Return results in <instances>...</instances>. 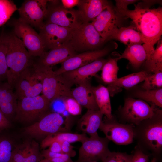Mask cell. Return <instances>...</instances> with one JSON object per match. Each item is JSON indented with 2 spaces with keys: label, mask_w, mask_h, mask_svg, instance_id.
Returning <instances> with one entry per match:
<instances>
[{
  "label": "cell",
  "mask_w": 162,
  "mask_h": 162,
  "mask_svg": "<svg viewBox=\"0 0 162 162\" xmlns=\"http://www.w3.org/2000/svg\"><path fill=\"white\" fill-rule=\"evenodd\" d=\"M132 10L128 9L117 12L121 17L130 18L141 34L143 45L150 56L154 46L160 39L162 34V9L144 8L134 4Z\"/></svg>",
  "instance_id": "cell-1"
},
{
  "label": "cell",
  "mask_w": 162,
  "mask_h": 162,
  "mask_svg": "<svg viewBox=\"0 0 162 162\" xmlns=\"http://www.w3.org/2000/svg\"><path fill=\"white\" fill-rule=\"evenodd\" d=\"M161 112L158 109L152 117L134 127V139L137 142L136 146L144 153L152 155L157 159L162 151Z\"/></svg>",
  "instance_id": "cell-2"
},
{
  "label": "cell",
  "mask_w": 162,
  "mask_h": 162,
  "mask_svg": "<svg viewBox=\"0 0 162 162\" xmlns=\"http://www.w3.org/2000/svg\"><path fill=\"white\" fill-rule=\"evenodd\" d=\"M7 47L6 61L8 68L7 82L13 88L20 75L33 64L32 57L21 40L14 33L4 32Z\"/></svg>",
  "instance_id": "cell-3"
},
{
  "label": "cell",
  "mask_w": 162,
  "mask_h": 162,
  "mask_svg": "<svg viewBox=\"0 0 162 162\" xmlns=\"http://www.w3.org/2000/svg\"><path fill=\"white\" fill-rule=\"evenodd\" d=\"M32 67L42 85L43 95L51 103L58 99L72 97L73 85L62 74H58L52 67L39 66L34 64Z\"/></svg>",
  "instance_id": "cell-4"
},
{
  "label": "cell",
  "mask_w": 162,
  "mask_h": 162,
  "mask_svg": "<svg viewBox=\"0 0 162 162\" xmlns=\"http://www.w3.org/2000/svg\"><path fill=\"white\" fill-rule=\"evenodd\" d=\"M71 125L69 119H65L58 113L50 112L38 121L25 127L23 132L31 137L43 140L52 134L69 132Z\"/></svg>",
  "instance_id": "cell-5"
},
{
  "label": "cell",
  "mask_w": 162,
  "mask_h": 162,
  "mask_svg": "<svg viewBox=\"0 0 162 162\" xmlns=\"http://www.w3.org/2000/svg\"><path fill=\"white\" fill-rule=\"evenodd\" d=\"M51 103L43 95L18 100L15 119L24 124L34 123L51 112Z\"/></svg>",
  "instance_id": "cell-6"
},
{
  "label": "cell",
  "mask_w": 162,
  "mask_h": 162,
  "mask_svg": "<svg viewBox=\"0 0 162 162\" xmlns=\"http://www.w3.org/2000/svg\"><path fill=\"white\" fill-rule=\"evenodd\" d=\"M105 41L92 23L82 22L72 31L68 43L75 51L97 50Z\"/></svg>",
  "instance_id": "cell-7"
},
{
  "label": "cell",
  "mask_w": 162,
  "mask_h": 162,
  "mask_svg": "<svg viewBox=\"0 0 162 162\" xmlns=\"http://www.w3.org/2000/svg\"><path fill=\"white\" fill-rule=\"evenodd\" d=\"M13 32L22 41L32 57H40L46 48L39 33L29 25L20 19H14L10 22Z\"/></svg>",
  "instance_id": "cell-8"
},
{
  "label": "cell",
  "mask_w": 162,
  "mask_h": 162,
  "mask_svg": "<svg viewBox=\"0 0 162 162\" xmlns=\"http://www.w3.org/2000/svg\"><path fill=\"white\" fill-rule=\"evenodd\" d=\"M44 23L75 28L82 22L78 10L65 8L58 0H48Z\"/></svg>",
  "instance_id": "cell-9"
},
{
  "label": "cell",
  "mask_w": 162,
  "mask_h": 162,
  "mask_svg": "<svg viewBox=\"0 0 162 162\" xmlns=\"http://www.w3.org/2000/svg\"><path fill=\"white\" fill-rule=\"evenodd\" d=\"M156 107L143 100L129 98L125 99L121 110L122 118L128 124L136 125L152 117L158 109Z\"/></svg>",
  "instance_id": "cell-10"
},
{
  "label": "cell",
  "mask_w": 162,
  "mask_h": 162,
  "mask_svg": "<svg viewBox=\"0 0 162 162\" xmlns=\"http://www.w3.org/2000/svg\"><path fill=\"white\" fill-rule=\"evenodd\" d=\"M134 127L131 124L120 123L114 117L111 119L106 117L99 129L110 141L117 145H127L133 142Z\"/></svg>",
  "instance_id": "cell-11"
},
{
  "label": "cell",
  "mask_w": 162,
  "mask_h": 162,
  "mask_svg": "<svg viewBox=\"0 0 162 162\" xmlns=\"http://www.w3.org/2000/svg\"><path fill=\"white\" fill-rule=\"evenodd\" d=\"M110 141L98 134L90 136L82 143L76 162L87 160L102 161L110 152L108 148Z\"/></svg>",
  "instance_id": "cell-12"
},
{
  "label": "cell",
  "mask_w": 162,
  "mask_h": 162,
  "mask_svg": "<svg viewBox=\"0 0 162 162\" xmlns=\"http://www.w3.org/2000/svg\"><path fill=\"white\" fill-rule=\"evenodd\" d=\"M48 0H27L17 9L20 19L38 29L44 23Z\"/></svg>",
  "instance_id": "cell-13"
},
{
  "label": "cell",
  "mask_w": 162,
  "mask_h": 162,
  "mask_svg": "<svg viewBox=\"0 0 162 162\" xmlns=\"http://www.w3.org/2000/svg\"><path fill=\"white\" fill-rule=\"evenodd\" d=\"M32 66L24 70L15 82L14 88L17 100L35 97L42 93V84L36 76Z\"/></svg>",
  "instance_id": "cell-14"
},
{
  "label": "cell",
  "mask_w": 162,
  "mask_h": 162,
  "mask_svg": "<svg viewBox=\"0 0 162 162\" xmlns=\"http://www.w3.org/2000/svg\"><path fill=\"white\" fill-rule=\"evenodd\" d=\"M74 29L44 22L39 34L46 49L51 50L68 43Z\"/></svg>",
  "instance_id": "cell-15"
},
{
  "label": "cell",
  "mask_w": 162,
  "mask_h": 162,
  "mask_svg": "<svg viewBox=\"0 0 162 162\" xmlns=\"http://www.w3.org/2000/svg\"><path fill=\"white\" fill-rule=\"evenodd\" d=\"M121 16L109 4L91 22L105 41L120 27Z\"/></svg>",
  "instance_id": "cell-16"
},
{
  "label": "cell",
  "mask_w": 162,
  "mask_h": 162,
  "mask_svg": "<svg viewBox=\"0 0 162 162\" xmlns=\"http://www.w3.org/2000/svg\"><path fill=\"white\" fill-rule=\"evenodd\" d=\"M111 49L105 48L103 49L86 51L75 54L62 63L60 67L55 71L58 74H62L91 63L107 55Z\"/></svg>",
  "instance_id": "cell-17"
},
{
  "label": "cell",
  "mask_w": 162,
  "mask_h": 162,
  "mask_svg": "<svg viewBox=\"0 0 162 162\" xmlns=\"http://www.w3.org/2000/svg\"><path fill=\"white\" fill-rule=\"evenodd\" d=\"M107 60L100 58L62 75L73 85L89 82L90 79L101 70Z\"/></svg>",
  "instance_id": "cell-18"
},
{
  "label": "cell",
  "mask_w": 162,
  "mask_h": 162,
  "mask_svg": "<svg viewBox=\"0 0 162 162\" xmlns=\"http://www.w3.org/2000/svg\"><path fill=\"white\" fill-rule=\"evenodd\" d=\"M75 54V51L72 46L67 43L51 49L48 52H45L33 64L39 66L52 67L62 63Z\"/></svg>",
  "instance_id": "cell-19"
},
{
  "label": "cell",
  "mask_w": 162,
  "mask_h": 162,
  "mask_svg": "<svg viewBox=\"0 0 162 162\" xmlns=\"http://www.w3.org/2000/svg\"><path fill=\"white\" fill-rule=\"evenodd\" d=\"M43 159L39 144L34 140H26L14 147L12 162H39Z\"/></svg>",
  "instance_id": "cell-20"
},
{
  "label": "cell",
  "mask_w": 162,
  "mask_h": 162,
  "mask_svg": "<svg viewBox=\"0 0 162 162\" xmlns=\"http://www.w3.org/2000/svg\"><path fill=\"white\" fill-rule=\"evenodd\" d=\"M17 103L13 88L7 82H0V111L10 121L14 117Z\"/></svg>",
  "instance_id": "cell-21"
},
{
  "label": "cell",
  "mask_w": 162,
  "mask_h": 162,
  "mask_svg": "<svg viewBox=\"0 0 162 162\" xmlns=\"http://www.w3.org/2000/svg\"><path fill=\"white\" fill-rule=\"evenodd\" d=\"M109 4L104 0H82L77 5L80 18L82 22L92 21Z\"/></svg>",
  "instance_id": "cell-22"
},
{
  "label": "cell",
  "mask_w": 162,
  "mask_h": 162,
  "mask_svg": "<svg viewBox=\"0 0 162 162\" xmlns=\"http://www.w3.org/2000/svg\"><path fill=\"white\" fill-rule=\"evenodd\" d=\"M72 97L88 110H99L90 82L80 85L72 90Z\"/></svg>",
  "instance_id": "cell-23"
},
{
  "label": "cell",
  "mask_w": 162,
  "mask_h": 162,
  "mask_svg": "<svg viewBox=\"0 0 162 162\" xmlns=\"http://www.w3.org/2000/svg\"><path fill=\"white\" fill-rule=\"evenodd\" d=\"M103 115L100 110H87L79 120L80 128L83 133L90 136L98 134L97 131L102 121Z\"/></svg>",
  "instance_id": "cell-24"
},
{
  "label": "cell",
  "mask_w": 162,
  "mask_h": 162,
  "mask_svg": "<svg viewBox=\"0 0 162 162\" xmlns=\"http://www.w3.org/2000/svg\"><path fill=\"white\" fill-rule=\"evenodd\" d=\"M111 39L118 40L128 46L144 44L141 34L134 24L127 27L118 28L113 32L108 40Z\"/></svg>",
  "instance_id": "cell-25"
},
{
  "label": "cell",
  "mask_w": 162,
  "mask_h": 162,
  "mask_svg": "<svg viewBox=\"0 0 162 162\" xmlns=\"http://www.w3.org/2000/svg\"><path fill=\"white\" fill-rule=\"evenodd\" d=\"M149 56L143 45L135 44L128 46L117 59H127L134 68L138 69Z\"/></svg>",
  "instance_id": "cell-26"
},
{
  "label": "cell",
  "mask_w": 162,
  "mask_h": 162,
  "mask_svg": "<svg viewBox=\"0 0 162 162\" xmlns=\"http://www.w3.org/2000/svg\"><path fill=\"white\" fill-rule=\"evenodd\" d=\"M149 75L147 71H142L118 78L107 87L110 95L113 96L122 88H130L136 86L144 81Z\"/></svg>",
  "instance_id": "cell-27"
},
{
  "label": "cell",
  "mask_w": 162,
  "mask_h": 162,
  "mask_svg": "<svg viewBox=\"0 0 162 162\" xmlns=\"http://www.w3.org/2000/svg\"><path fill=\"white\" fill-rule=\"evenodd\" d=\"M95 100L99 109L107 118L111 119L114 117L112 114L110 94L107 88L102 85L92 86Z\"/></svg>",
  "instance_id": "cell-28"
},
{
  "label": "cell",
  "mask_w": 162,
  "mask_h": 162,
  "mask_svg": "<svg viewBox=\"0 0 162 162\" xmlns=\"http://www.w3.org/2000/svg\"><path fill=\"white\" fill-rule=\"evenodd\" d=\"M88 137L86 134L83 133L77 134L69 132H58L49 135L42 140L40 147L42 148H45L54 142L60 143L66 141L70 143L77 142H82Z\"/></svg>",
  "instance_id": "cell-29"
},
{
  "label": "cell",
  "mask_w": 162,
  "mask_h": 162,
  "mask_svg": "<svg viewBox=\"0 0 162 162\" xmlns=\"http://www.w3.org/2000/svg\"><path fill=\"white\" fill-rule=\"evenodd\" d=\"M158 42L156 49L145 62L147 72L154 73L162 72V40L160 39Z\"/></svg>",
  "instance_id": "cell-30"
},
{
  "label": "cell",
  "mask_w": 162,
  "mask_h": 162,
  "mask_svg": "<svg viewBox=\"0 0 162 162\" xmlns=\"http://www.w3.org/2000/svg\"><path fill=\"white\" fill-rule=\"evenodd\" d=\"M117 58H110L108 59L101 70V79L105 83L109 85L115 82L118 78L119 69Z\"/></svg>",
  "instance_id": "cell-31"
},
{
  "label": "cell",
  "mask_w": 162,
  "mask_h": 162,
  "mask_svg": "<svg viewBox=\"0 0 162 162\" xmlns=\"http://www.w3.org/2000/svg\"><path fill=\"white\" fill-rule=\"evenodd\" d=\"M135 96L140 99L147 101L152 106L162 107V88L153 90H143L137 91Z\"/></svg>",
  "instance_id": "cell-32"
},
{
  "label": "cell",
  "mask_w": 162,
  "mask_h": 162,
  "mask_svg": "<svg viewBox=\"0 0 162 162\" xmlns=\"http://www.w3.org/2000/svg\"><path fill=\"white\" fill-rule=\"evenodd\" d=\"M15 146L8 136L0 135V162H12Z\"/></svg>",
  "instance_id": "cell-33"
},
{
  "label": "cell",
  "mask_w": 162,
  "mask_h": 162,
  "mask_svg": "<svg viewBox=\"0 0 162 162\" xmlns=\"http://www.w3.org/2000/svg\"><path fill=\"white\" fill-rule=\"evenodd\" d=\"M7 47L2 30L0 35V82H7L8 68L6 61Z\"/></svg>",
  "instance_id": "cell-34"
},
{
  "label": "cell",
  "mask_w": 162,
  "mask_h": 162,
  "mask_svg": "<svg viewBox=\"0 0 162 162\" xmlns=\"http://www.w3.org/2000/svg\"><path fill=\"white\" fill-rule=\"evenodd\" d=\"M14 2L9 0H0V27L4 24L17 10Z\"/></svg>",
  "instance_id": "cell-35"
},
{
  "label": "cell",
  "mask_w": 162,
  "mask_h": 162,
  "mask_svg": "<svg viewBox=\"0 0 162 162\" xmlns=\"http://www.w3.org/2000/svg\"><path fill=\"white\" fill-rule=\"evenodd\" d=\"M144 81L142 86L143 90H153L162 88V72L149 74Z\"/></svg>",
  "instance_id": "cell-36"
},
{
  "label": "cell",
  "mask_w": 162,
  "mask_h": 162,
  "mask_svg": "<svg viewBox=\"0 0 162 162\" xmlns=\"http://www.w3.org/2000/svg\"><path fill=\"white\" fill-rule=\"evenodd\" d=\"M62 100L65 110L70 114L74 116L81 114V106L74 98H68Z\"/></svg>",
  "instance_id": "cell-37"
},
{
  "label": "cell",
  "mask_w": 162,
  "mask_h": 162,
  "mask_svg": "<svg viewBox=\"0 0 162 162\" xmlns=\"http://www.w3.org/2000/svg\"><path fill=\"white\" fill-rule=\"evenodd\" d=\"M132 154L126 153L110 152L101 161L102 162H130Z\"/></svg>",
  "instance_id": "cell-38"
},
{
  "label": "cell",
  "mask_w": 162,
  "mask_h": 162,
  "mask_svg": "<svg viewBox=\"0 0 162 162\" xmlns=\"http://www.w3.org/2000/svg\"><path fill=\"white\" fill-rule=\"evenodd\" d=\"M148 157L136 146L130 162H148Z\"/></svg>",
  "instance_id": "cell-39"
},
{
  "label": "cell",
  "mask_w": 162,
  "mask_h": 162,
  "mask_svg": "<svg viewBox=\"0 0 162 162\" xmlns=\"http://www.w3.org/2000/svg\"><path fill=\"white\" fill-rule=\"evenodd\" d=\"M61 143L62 153L68 155L71 158L76 156V152L74 149V147L70 143L66 141Z\"/></svg>",
  "instance_id": "cell-40"
},
{
  "label": "cell",
  "mask_w": 162,
  "mask_h": 162,
  "mask_svg": "<svg viewBox=\"0 0 162 162\" xmlns=\"http://www.w3.org/2000/svg\"><path fill=\"white\" fill-rule=\"evenodd\" d=\"M135 0H116V7L115 8L117 12L125 10L128 9V5L137 2Z\"/></svg>",
  "instance_id": "cell-41"
},
{
  "label": "cell",
  "mask_w": 162,
  "mask_h": 162,
  "mask_svg": "<svg viewBox=\"0 0 162 162\" xmlns=\"http://www.w3.org/2000/svg\"><path fill=\"white\" fill-rule=\"evenodd\" d=\"M10 125V121L0 111V130L8 128Z\"/></svg>",
  "instance_id": "cell-42"
},
{
  "label": "cell",
  "mask_w": 162,
  "mask_h": 162,
  "mask_svg": "<svg viewBox=\"0 0 162 162\" xmlns=\"http://www.w3.org/2000/svg\"><path fill=\"white\" fill-rule=\"evenodd\" d=\"M62 4L63 6L67 9H70L74 7L77 6L79 4V0H62Z\"/></svg>",
  "instance_id": "cell-43"
},
{
  "label": "cell",
  "mask_w": 162,
  "mask_h": 162,
  "mask_svg": "<svg viewBox=\"0 0 162 162\" xmlns=\"http://www.w3.org/2000/svg\"><path fill=\"white\" fill-rule=\"evenodd\" d=\"M47 149L49 150L54 152L62 153L61 143L58 142H54L52 143Z\"/></svg>",
  "instance_id": "cell-44"
},
{
  "label": "cell",
  "mask_w": 162,
  "mask_h": 162,
  "mask_svg": "<svg viewBox=\"0 0 162 162\" xmlns=\"http://www.w3.org/2000/svg\"><path fill=\"white\" fill-rule=\"evenodd\" d=\"M48 160L52 162H74L71 159V157L65 154H64L61 157Z\"/></svg>",
  "instance_id": "cell-45"
},
{
  "label": "cell",
  "mask_w": 162,
  "mask_h": 162,
  "mask_svg": "<svg viewBox=\"0 0 162 162\" xmlns=\"http://www.w3.org/2000/svg\"><path fill=\"white\" fill-rule=\"evenodd\" d=\"M39 162H52L48 159H43L40 160Z\"/></svg>",
  "instance_id": "cell-46"
},
{
  "label": "cell",
  "mask_w": 162,
  "mask_h": 162,
  "mask_svg": "<svg viewBox=\"0 0 162 162\" xmlns=\"http://www.w3.org/2000/svg\"><path fill=\"white\" fill-rule=\"evenodd\" d=\"M157 159L155 158H153L151 162H157Z\"/></svg>",
  "instance_id": "cell-47"
},
{
  "label": "cell",
  "mask_w": 162,
  "mask_h": 162,
  "mask_svg": "<svg viewBox=\"0 0 162 162\" xmlns=\"http://www.w3.org/2000/svg\"><path fill=\"white\" fill-rule=\"evenodd\" d=\"M82 162H98L97 161H93V160H87V161H84Z\"/></svg>",
  "instance_id": "cell-48"
}]
</instances>
